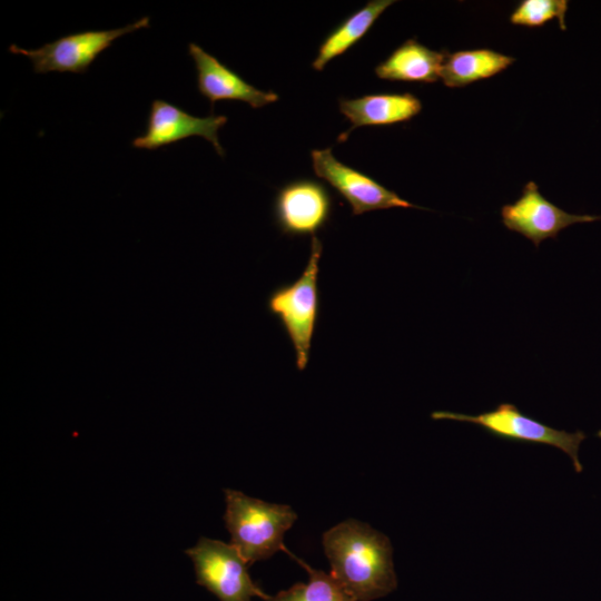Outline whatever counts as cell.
Wrapping results in <instances>:
<instances>
[{"label":"cell","mask_w":601,"mask_h":601,"mask_svg":"<svg viewBox=\"0 0 601 601\" xmlns=\"http://www.w3.org/2000/svg\"><path fill=\"white\" fill-rule=\"evenodd\" d=\"M446 52L432 50L415 39H408L380 62L374 71L383 80L432 83L441 79Z\"/></svg>","instance_id":"cell-13"},{"label":"cell","mask_w":601,"mask_h":601,"mask_svg":"<svg viewBox=\"0 0 601 601\" xmlns=\"http://www.w3.org/2000/svg\"><path fill=\"white\" fill-rule=\"evenodd\" d=\"M323 245L312 237L311 254L302 275L292 284L276 287L267 298V309L284 327L295 352L298 371L309 361L312 339L319 316L318 273Z\"/></svg>","instance_id":"cell-3"},{"label":"cell","mask_w":601,"mask_h":601,"mask_svg":"<svg viewBox=\"0 0 601 601\" xmlns=\"http://www.w3.org/2000/svg\"><path fill=\"white\" fill-rule=\"evenodd\" d=\"M514 61V57L486 48L446 52L441 79L446 87L461 88L497 75Z\"/></svg>","instance_id":"cell-14"},{"label":"cell","mask_w":601,"mask_h":601,"mask_svg":"<svg viewBox=\"0 0 601 601\" xmlns=\"http://www.w3.org/2000/svg\"><path fill=\"white\" fill-rule=\"evenodd\" d=\"M331 574L356 601H372L397 588L390 539L355 519L323 534Z\"/></svg>","instance_id":"cell-1"},{"label":"cell","mask_w":601,"mask_h":601,"mask_svg":"<svg viewBox=\"0 0 601 601\" xmlns=\"http://www.w3.org/2000/svg\"><path fill=\"white\" fill-rule=\"evenodd\" d=\"M185 553L194 563L197 583L220 601H252L253 597L267 601L270 598L252 580L247 562L231 543L203 536Z\"/></svg>","instance_id":"cell-6"},{"label":"cell","mask_w":601,"mask_h":601,"mask_svg":"<svg viewBox=\"0 0 601 601\" xmlns=\"http://www.w3.org/2000/svg\"><path fill=\"white\" fill-rule=\"evenodd\" d=\"M226 122L224 115L211 112L207 117H197L166 100L155 99L150 105L145 132L136 137L131 145L138 149L156 150L191 136H200L214 146L219 156H224L218 131Z\"/></svg>","instance_id":"cell-10"},{"label":"cell","mask_w":601,"mask_h":601,"mask_svg":"<svg viewBox=\"0 0 601 601\" xmlns=\"http://www.w3.org/2000/svg\"><path fill=\"white\" fill-rule=\"evenodd\" d=\"M225 496L224 520L231 544L248 565L283 550L284 534L297 519L289 505L267 503L230 489H225Z\"/></svg>","instance_id":"cell-2"},{"label":"cell","mask_w":601,"mask_h":601,"mask_svg":"<svg viewBox=\"0 0 601 601\" xmlns=\"http://www.w3.org/2000/svg\"><path fill=\"white\" fill-rule=\"evenodd\" d=\"M431 417L472 423L491 435L506 441L556 447L571 459L575 472L580 473L583 470L579 459L580 445L587 437L583 432L569 433L551 427L523 414L514 404L501 403L492 411L476 415L436 411L431 414Z\"/></svg>","instance_id":"cell-4"},{"label":"cell","mask_w":601,"mask_h":601,"mask_svg":"<svg viewBox=\"0 0 601 601\" xmlns=\"http://www.w3.org/2000/svg\"><path fill=\"white\" fill-rule=\"evenodd\" d=\"M395 1L372 0L347 17L321 42L312 62L314 70L322 71L334 58L354 47L373 27L380 16Z\"/></svg>","instance_id":"cell-15"},{"label":"cell","mask_w":601,"mask_h":601,"mask_svg":"<svg viewBox=\"0 0 601 601\" xmlns=\"http://www.w3.org/2000/svg\"><path fill=\"white\" fill-rule=\"evenodd\" d=\"M312 166L315 175L328 183L351 206L354 216L388 208H420L395 191L387 189L371 176L341 162L332 148L313 149Z\"/></svg>","instance_id":"cell-7"},{"label":"cell","mask_w":601,"mask_h":601,"mask_svg":"<svg viewBox=\"0 0 601 601\" xmlns=\"http://www.w3.org/2000/svg\"><path fill=\"white\" fill-rule=\"evenodd\" d=\"M503 225L530 239L535 247L548 239L556 238L560 231L578 223H590L601 216L570 214L548 200L534 181H529L521 196L501 208Z\"/></svg>","instance_id":"cell-9"},{"label":"cell","mask_w":601,"mask_h":601,"mask_svg":"<svg viewBox=\"0 0 601 601\" xmlns=\"http://www.w3.org/2000/svg\"><path fill=\"white\" fill-rule=\"evenodd\" d=\"M333 198L324 184L300 178L278 189L274 200V218L282 234L290 237L316 236L328 223Z\"/></svg>","instance_id":"cell-8"},{"label":"cell","mask_w":601,"mask_h":601,"mask_svg":"<svg viewBox=\"0 0 601 601\" xmlns=\"http://www.w3.org/2000/svg\"><path fill=\"white\" fill-rule=\"evenodd\" d=\"M188 55L197 72V89L211 107L218 100H239L252 108H262L278 100L274 91H263L245 81L237 72L206 52L198 45H188Z\"/></svg>","instance_id":"cell-11"},{"label":"cell","mask_w":601,"mask_h":601,"mask_svg":"<svg viewBox=\"0 0 601 601\" xmlns=\"http://www.w3.org/2000/svg\"><path fill=\"white\" fill-rule=\"evenodd\" d=\"M283 550L306 569L309 582L295 583L267 601H356L331 573L311 568L285 546Z\"/></svg>","instance_id":"cell-16"},{"label":"cell","mask_w":601,"mask_h":601,"mask_svg":"<svg viewBox=\"0 0 601 601\" xmlns=\"http://www.w3.org/2000/svg\"><path fill=\"white\" fill-rule=\"evenodd\" d=\"M565 0H523L510 16L511 23L529 28L542 27L548 21L556 19L559 27L565 30Z\"/></svg>","instance_id":"cell-17"},{"label":"cell","mask_w":601,"mask_h":601,"mask_svg":"<svg viewBox=\"0 0 601 601\" xmlns=\"http://www.w3.org/2000/svg\"><path fill=\"white\" fill-rule=\"evenodd\" d=\"M149 20V17H142L121 28L66 35L37 49H22L12 43L8 50L29 58L36 73L43 75L51 71L85 73L96 58L118 38L148 28Z\"/></svg>","instance_id":"cell-5"},{"label":"cell","mask_w":601,"mask_h":601,"mask_svg":"<svg viewBox=\"0 0 601 601\" xmlns=\"http://www.w3.org/2000/svg\"><path fill=\"white\" fill-rule=\"evenodd\" d=\"M341 114L352 126L338 136V141H345L349 134L363 126H387L408 121L422 110L421 100L411 92H384L365 95L358 98H341Z\"/></svg>","instance_id":"cell-12"},{"label":"cell","mask_w":601,"mask_h":601,"mask_svg":"<svg viewBox=\"0 0 601 601\" xmlns=\"http://www.w3.org/2000/svg\"><path fill=\"white\" fill-rule=\"evenodd\" d=\"M597 436L601 439V430L597 433Z\"/></svg>","instance_id":"cell-18"}]
</instances>
